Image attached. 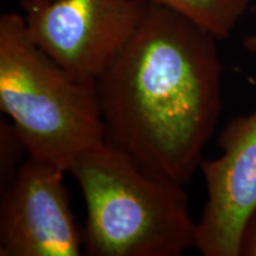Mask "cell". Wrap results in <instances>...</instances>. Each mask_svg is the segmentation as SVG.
<instances>
[{"label": "cell", "mask_w": 256, "mask_h": 256, "mask_svg": "<svg viewBox=\"0 0 256 256\" xmlns=\"http://www.w3.org/2000/svg\"><path fill=\"white\" fill-rule=\"evenodd\" d=\"M217 40L150 2L136 36L96 80L104 142L146 174L185 186L223 107Z\"/></svg>", "instance_id": "obj_1"}, {"label": "cell", "mask_w": 256, "mask_h": 256, "mask_svg": "<svg viewBox=\"0 0 256 256\" xmlns=\"http://www.w3.org/2000/svg\"><path fill=\"white\" fill-rule=\"evenodd\" d=\"M68 174L87 206L84 254L179 256L194 248L184 186L146 174L106 142L80 154Z\"/></svg>", "instance_id": "obj_2"}, {"label": "cell", "mask_w": 256, "mask_h": 256, "mask_svg": "<svg viewBox=\"0 0 256 256\" xmlns=\"http://www.w3.org/2000/svg\"><path fill=\"white\" fill-rule=\"evenodd\" d=\"M0 108L28 156L66 172L104 142L96 81L75 78L48 55L19 14L0 17Z\"/></svg>", "instance_id": "obj_3"}, {"label": "cell", "mask_w": 256, "mask_h": 256, "mask_svg": "<svg viewBox=\"0 0 256 256\" xmlns=\"http://www.w3.org/2000/svg\"><path fill=\"white\" fill-rule=\"evenodd\" d=\"M151 0H52L24 6L28 31L72 76L96 81L142 26Z\"/></svg>", "instance_id": "obj_4"}, {"label": "cell", "mask_w": 256, "mask_h": 256, "mask_svg": "<svg viewBox=\"0 0 256 256\" xmlns=\"http://www.w3.org/2000/svg\"><path fill=\"white\" fill-rule=\"evenodd\" d=\"M66 174L28 156L14 182L0 192V255L78 256L84 252Z\"/></svg>", "instance_id": "obj_5"}, {"label": "cell", "mask_w": 256, "mask_h": 256, "mask_svg": "<svg viewBox=\"0 0 256 256\" xmlns=\"http://www.w3.org/2000/svg\"><path fill=\"white\" fill-rule=\"evenodd\" d=\"M218 144L220 156L200 166L208 200L194 248L204 256H240L243 232L256 211V108L228 121Z\"/></svg>", "instance_id": "obj_6"}, {"label": "cell", "mask_w": 256, "mask_h": 256, "mask_svg": "<svg viewBox=\"0 0 256 256\" xmlns=\"http://www.w3.org/2000/svg\"><path fill=\"white\" fill-rule=\"evenodd\" d=\"M210 32L217 40H226L250 8L252 0H151Z\"/></svg>", "instance_id": "obj_7"}, {"label": "cell", "mask_w": 256, "mask_h": 256, "mask_svg": "<svg viewBox=\"0 0 256 256\" xmlns=\"http://www.w3.org/2000/svg\"><path fill=\"white\" fill-rule=\"evenodd\" d=\"M28 156L23 142L12 122L0 121V192L14 182Z\"/></svg>", "instance_id": "obj_8"}, {"label": "cell", "mask_w": 256, "mask_h": 256, "mask_svg": "<svg viewBox=\"0 0 256 256\" xmlns=\"http://www.w3.org/2000/svg\"><path fill=\"white\" fill-rule=\"evenodd\" d=\"M240 256H256V211L249 218L243 232Z\"/></svg>", "instance_id": "obj_9"}, {"label": "cell", "mask_w": 256, "mask_h": 256, "mask_svg": "<svg viewBox=\"0 0 256 256\" xmlns=\"http://www.w3.org/2000/svg\"><path fill=\"white\" fill-rule=\"evenodd\" d=\"M243 46L248 52L256 56V34H252L250 36H248L243 40Z\"/></svg>", "instance_id": "obj_10"}, {"label": "cell", "mask_w": 256, "mask_h": 256, "mask_svg": "<svg viewBox=\"0 0 256 256\" xmlns=\"http://www.w3.org/2000/svg\"><path fill=\"white\" fill-rule=\"evenodd\" d=\"M50 2H52V0H24L23 8L24 6H42Z\"/></svg>", "instance_id": "obj_11"}]
</instances>
